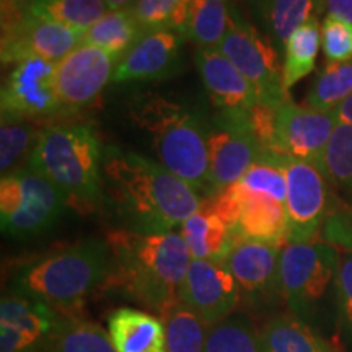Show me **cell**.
<instances>
[{
    "instance_id": "836d02e7",
    "label": "cell",
    "mask_w": 352,
    "mask_h": 352,
    "mask_svg": "<svg viewBox=\"0 0 352 352\" xmlns=\"http://www.w3.org/2000/svg\"><path fill=\"white\" fill-rule=\"evenodd\" d=\"M321 171L329 183L352 195V126L338 124L323 157Z\"/></svg>"
},
{
    "instance_id": "8fae6325",
    "label": "cell",
    "mask_w": 352,
    "mask_h": 352,
    "mask_svg": "<svg viewBox=\"0 0 352 352\" xmlns=\"http://www.w3.org/2000/svg\"><path fill=\"white\" fill-rule=\"evenodd\" d=\"M283 246L239 239L226 264L239 287L240 305L253 314H267L284 303L280 285ZM239 305V307H240Z\"/></svg>"
},
{
    "instance_id": "52a82bcc",
    "label": "cell",
    "mask_w": 352,
    "mask_h": 352,
    "mask_svg": "<svg viewBox=\"0 0 352 352\" xmlns=\"http://www.w3.org/2000/svg\"><path fill=\"white\" fill-rule=\"evenodd\" d=\"M67 209L63 192L32 166L13 170L0 182L3 235L28 240L50 232Z\"/></svg>"
},
{
    "instance_id": "3957f363",
    "label": "cell",
    "mask_w": 352,
    "mask_h": 352,
    "mask_svg": "<svg viewBox=\"0 0 352 352\" xmlns=\"http://www.w3.org/2000/svg\"><path fill=\"white\" fill-rule=\"evenodd\" d=\"M28 166L63 192L67 208L95 214L104 204L103 152L100 139L85 122H57L43 127Z\"/></svg>"
},
{
    "instance_id": "484cf974",
    "label": "cell",
    "mask_w": 352,
    "mask_h": 352,
    "mask_svg": "<svg viewBox=\"0 0 352 352\" xmlns=\"http://www.w3.org/2000/svg\"><path fill=\"white\" fill-rule=\"evenodd\" d=\"M26 15L51 20L85 33L111 10L103 0H15Z\"/></svg>"
},
{
    "instance_id": "74e56055",
    "label": "cell",
    "mask_w": 352,
    "mask_h": 352,
    "mask_svg": "<svg viewBox=\"0 0 352 352\" xmlns=\"http://www.w3.org/2000/svg\"><path fill=\"white\" fill-rule=\"evenodd\" d=\"M352 23V0H320V13Z\"/></svg>"
},
{
    "instance_id": "1f68e13d",
    "label": "cell",
    "mask_w": 352,
    "mask_h": 352,
    "mask_svg": "<svg viewBox=\"0 0 352 352\" xmlns=\"http://www.w3.org/2000/svg\"><path fill=\"white\" fill-rule=\"evenodd\" d=\"M352 95V59L327 63L307 95V104L331 113Z\"/></svg>"
},
{
    "instance_id": "83f0119b",
    "label": "cell",
    "mask_w": 352,
    "mask_h": 352,
    "mask_svg": "<svg viewBox=\"0 0 352 352\" xmlns=\"http://www.w3.org/2000/svg\"><path fill=\"white\" fill-rule=\"evenodd\" d=\"M232 15L223 0H191L183 34L199 50H219L227 36Z\"/></svg>"
},
{
    "instance_id": "cb8c5ba5",
    "label": "cell",
    "mask_w": 352,
    "mask_h": 352,
    "mask_svg": "<svg viewBox=\"0 0 352 352\" xmlns=\"http://www.w3.org/2000/svg\"><path fill=\"white\" fill-rule=\"evenodd\" d=\"M144 33L132 8L109 10L103 19L83 33L82 44L108 52L120 64Z\"/></svg>"
},
{
    "instance_id": "ffe728a7",
    "label": "cell",
    "mask_w": 352,
    "mask_h": 352,
    "mask_svg": "<svg viewBox=\"0 0 352 352\" xmlns=\"http://www.w3.org/2000/svg\"><path fill=\"white\" fill-rule=\"evenodd\" d=\"M108 334L116 352H166L165 323L140 308L113 310L108 316Z\"/></svg>"
},
{
    "instance_id": "5b68a950",
    "label": "cell",
    "mask_w": 352,
    "mask_h": 352,
    "mask_svg": "<svg viewBox=\"0 0 352 352\" xmlns=\"http://www.w3.org/2000/svg\"><path fill=\"white\" fill-rule=\"evenodd\" d=\"M131 116L148 132L160 165L197 191L208 192L210 129L199 114L152 94L138 98Z\"/></svg>"
},
{
    "instance_id": "44dd1931",
    "label": "cell",
    "mask_w": 352,
    "mask_h": 352,
    "mask_svg": "<svg viewBox=\"0 0 352 352\" xmlns=\"http://www.w3.org/2000/svg\"><path fill=\"white\" fill-rule=\"evenodd\" d=\"M232 186L235 188L240 199V219L235 230L236 239L258 240L279 246L287 243V214L284 202L266 195L243 191L235 183Z\"/></svg>"
},
{
    "instance_id": "f546056e",
    "label": "cell",
    "mask_w": 352,
    "mask_h": 352,
    "mask_svg": "<svg viewBox=\"0 0 352 352\" xmlns=\"http://www.w3.org/2000/svg\"><path fill=\"white\" fill-rule=\"evenodd\" d=\"M43 127H36L34 121L2 118L0 126V171L2 176L12 173L21 162L32 158ZM16 170V168H15Z\"/></svg>"
},
{
    "instance_id": "ba28073f",
    "label": "cell",
    "mask_w": 352,
    "mask_h": 352,
    "mask_svg": "<svg viewBox=\"0 0 352 352\" xmlns=\"http://www.w3.org/2000/svg\"><path fill=\"white\" fill-rule=\"evenodd\" d=\"M219 51L252 83L259 103L283 107L290 101L289 91L284 87L279 51L274 43L236 13L232 15L227 36Z\"/></svg>"
},
{
    "instance_id": "d590c367",
    "label": "cell",
    "mask_w": 352,
    "mask_h": 352,
    "mask_svg": "<svg viewBox=\"0 0 352 352\" xmlns=\"http://www.w3.org/2000/svg\"><path fill=\"white\" fill-rule=\"evenodd\" d=\"M336 333L352 352V253L340 256L336 298Z\"/></svg>"
},
{
    "instance_id": "2e32d148",
    "label": "cell",
    "mask_w": 352,
    "mask_h": 352,
    "mask_svg": "<svg viewBox=\"0 0 352 352\" xmlns=\"http://www.w3.org/2000/svg\"><path fill=\"white\" fill-rule=\"evenodd\" d=\"M179 302L208 327L232 316L240 305L239 287L226 263L192 259L184 277Z\"/></svg>"
},
{
    "instance_id": "603a6c76",
    "label": "cell",
    "mask_w": 352,
    "mask_h": 352,
    "mask_svg": "<svg viewBox=\"0 0 352 352\" xmlns=\"http://www.w3.org/2000/svg\"><path fill=\"white\" fill-rule=\"evenodd\" d=\"M259 331L264 352H334L318 331L292 314L271 316Z\"/></svg>"
},
{
    "instance_id": "4fadbf2b",
    "label": "cell",
    "mask_w": 352,
    "mask_h": 352,
    "mask_svg": "<svg viewBox=\"0 0 352 352\" xmlns=\"http://www.w3.org/2000/svg\"><path fill=\"white\" fill-rule=\"evenodd\" d=\"M208 151V197L239 182L261 157L256 140L246 126L245 111L219 114L209 131Z\"/></svg>"
},
{
    "instance_id": "5bb4252c",
    "label": "cell",
    "mask_w": 352,
    "mask_h": 352,
    "mask_svg": "<svg viewBox=\"0 0 352 352\" xmlns=\"http://www.w3.org/2000/svg\"><path fill=\"white\" fill-rule=\"evenodd\" d=\"M2 118L44 121L60 108L56 91V64L41 57H26L13 64L2 87Z\"/></svg>"
},
{
    "instance_id": "8992f818",
    "label": "cell",
    "mask_w": 352,
    "mask_h": 352,
    "mask_svg": "<svg viewBox=\"0 0 352 352\" xmlns=\"http://www.w3.org/2000/svg\"><path fill=\"white\" fill-rule=\"evenodd\" d=\"M340 253L327 241L285 243L280 252V285L289 314L320 333L336 328Z\"/></svg>"
},
{
    "instance_id": "9c48e42d",
    "label": "cell",
    "mask_w": 352,
    "mask_h": 352,
    "mask_svg": "<svg viewBox=\"0 0 352 352\" xmlns=\"http://www.w3.org/2000/svg\"><path fill=\"white\" fill-rule=\"evenodd\" d=\"M83 33L51 20L26 15L15 0H2V63L26 57L60 63L82 44Z\"/></svg>"
},
{
    "instance_id": "d6a6232c",
    "label": "cell",
    "mask_w": 352,
    "mask_h": 352,
    "mask_svg": "<svg viewBox=\"0 0 352 352\" xmlns=\"http://www.w3.org/2000/svg\"><path fill=\"white\" fill-rule=\"evenodd\" d=\"M162 321L166 331V352H204L209 327L191 308L179 302Z\"/></svg>"
},
{
    "instance_id": "7c38bea8",
    "label": "cell",
    "mask_w": 352,
    "mask_h": 352,
    "mask_svg": "<svg viewBox=\"0 0 352 352\" xmlns=\"http://www.w3.org/2000/svg\"><path fill=\"white\" fill-rule=\"evenodd\" d=\"M336 127L338 120L333 111H318L287 101L277 109L272 151L261 162L277 164L280 157H287L308 162L321 170L324 152Z\"/></svg>"
},
{
    "instance_id": "e575fe53",
    "label": "cell",
    "mask_w": 352,
    "mask_h": 352,
    "mask_svg": "<svg viewBox=\"0 0 352 352\" xmlns=\"http://www.w3.org/2000/svg\"><path fill=\"white\" fill-rule=\"evenodd\" d=\"M235 184L243 191L271 196L285 204L287 182H285L284 170L279 165L256 162V164L250 166L248 171Z\"/></svg>"
},
{
    "instance_id": "ab89813d",
    "label": "cell",
    "mask_w": 352,
    "mask_h": 352,
    "mask_svg": "<svg viewBox=\"0 0 352 352\" xmlns=\"http://www.w3.org/2000/svg\"><path fill=\"white\" fill-rule=\"evenodd\" d=\"M111 10H121V8H131L138 0H103Z\"/></svg>"
},
{
    "instance_id": "f35d334b",
    "label": "cell",
    "mask_w": 352,
    "mask_h": 352,
    "mask_svg": "<svg viewBox=\"0 0 352 352\" xmlns=\"http://www.w3.org/2000/svg\"><path fill=\"white\" fill-rule=\"evenodd\" d=\"M334 116H336L338 124H351L352 126V95L349 98L342 101V103L334 109Z\"/></svg>"
},
{
    "instance_id": "e0dca14e",
    "label": "cell",
    "mask_w": 352,
    "mask_h": 352,
    "mask_svg": "<svg viewBox=\"0 0 352 352\" xmlns=\"http://www.w3.org/2000/svg\"><path fill=\"white\" fill-rule=\"evenodd\" d=\"M59 318L47 303L8 289L0 302V352H38Z\"/></svg>"
},
{
    "instance_id": "6da1fadb",
    "label": "cell",
    "mask_w": 352,
    "mask_h": 352,
    "mask_svg": "<svg viewBox=\"0 0 352 352\" xmlns=\"http://www.w3.org/2000/svg\"><path fill=\"white\" fill-rule=\"evenodd\" d=\"M103 192L121 223L134 233H168L199 210L197 189L142 155L107 147Z\"/></svg>"
},
{
    "instance_id": "7402d4cb",
    "label": "cell",
    "mask_w": 352,
    "mask_h": 352,
    "mask_svg": "<svg viewBox=\"0 0 352 352\" xmlns=\"http://www.w3.org/2000/svg\"><path fill=\"white\" fill-rule=\"evenodd\" d=\"M179 228L192 259L226 263L228 253L239 240L232 228L215 212L209 197L202 201L199 210L184 220Z\"/></svg>"
},
{
    "instance_id": "7a4b0ae2",
    "label": "cell",
    "mask_w": 352,
    "mask_h": 352,
    "mask_svg": "<svg viewBox=\"0 0 352 352\" xmlns=\"http://www.w3.org/2000/svg\"><path fill=\"white\" fill-rule=\"evenodd\" d=\"M107 241L111 271L103 289L118 290L151 314L164 318L179 303L192 258L182 233H134L114 228Z\"/></svg>"
},
{
    "instance_id": "d4e9b609",
    "label": "cell",
    "mask_w": 352,
    "mask_h": 352,
    "mask_svg": "<svg viewBox=\"0 0 352 352\" xmlns=\"http://www.w3.org/2000/svg\"><path fill=\"white\" fill-rule=\"evenodd\" d=\"M38 352H116L108 331L83 318L82 314L63 315Z\"/></svg>"
},
{
    "instance_id": "d6986e66",
    "label": "cell",
    "mask_w": 352,
    "mask_h": 352,
    "mask_svg": "<svg viewBox=\"0 0 352 352\" xmlns=\"http://www.w3.org/2000/svg\"><path fill=\"white\" fill-rule=\"evenodd\" d=\"M196 67L210 101L220 113L246 111L259 103L252 83L219 50H197Z\"/></svg>"
},
{
    "instance_id": "8d00e7d4",
    "label": "cell",
    "mask_w": 352,
    "mask_h": 352,
    "mask_svg": "<svg viewBox=\"0 0 352 352\" xmlns=\"http://www.w3.org/2000/svg\"><path fill=\"white\" fill-rule=\"evenodd\" d=\"M321 46L328 63L352 59V23L327 15L321 23Z\"/></svg>"
},
{
    "instance_id": "4dcf8cb0",
    "label": "cell",
    "mask_w": 352,
    "mask_h": 352,
    "mask_svg": "<svg viewBox=\"0 0 352 352\" xmlns=\"http://www.w3.org/2000/svg\"><path fill=\"white\" fill-rule=\"evenodd\" d=\"M204 352H264L261 331L246 315L228 316L209 327Z\"/></svg>"
},
{
    "instance_id": "277c9868",
    "label": "cell",
    "mask_w": 352,
    "mask_h": 352,
    "mask_svg": "<svg viewBox=\"0 0 352 352\" xmlns=\"http://www.w3.org/2000/svg\"><path fill=\"white\" fill-rule=\"evenodd\" d=\"M111 271L107 240L85 239L26 264L10 290L33 297L63 315L80 314L87 298L104 287Z\"/></svg>"
},
{
    "instance_id": "ac0fdd59",
    "label": "cell",
    "mask_w": 352,
    "mask_h": 352,
    "mask_svg": "<svg viewBox=\"0 0 352 352\" xmlns=\"http://www.w3.org/2000/svg\"><path fill=\"white\" fill-rule=\"evenodd\" d=\"M176 30L145 32L114 70L113 82L157 80L176 70L183 39Z\"/></svg>"
},
{
    "instance_id": "4316f807",
    "label": "cell",
    "mask_w": 352,
    "mask_h": 352,
    "mask_svg": "<svg viewBox=\"0 0 352 352\" xmlns=\"http://www.w3.org/2000/svg\"><path fill=\"white\" fill-rule=\"evenodd\" d=\"M267 38L284 51L289 38L311 16L320 15V0H256Z\"/></svg>"
},
{
    "instance_id": "60d3db41",
    "label": "cell",
    "mask_w": 352,
    "mask_h": 352,
    "mask_svg": "<svg viewBox=\"0 0 352 352\" xmlns=\"http://www.w3.org/2000/svg\"><path fill=\"white\" fill-rule=\"evenodd\" d=\"M179 2H182L183 6H189V3H191V0H179Z\"/></svg>"
},
{
    "instance_id": "9a60e30c",
    "label": "cell",
    "mask_w": 352,
    "mask_h": 352,
    "mask_svg": "<svg viewBox=\"0 0 352 352\" xmlns=\"http://www.w3.org/2000/svg\"><path fill=\"white\" fill-rule=\"evenodd\" d=\"M118 60L98 47L80 44L56 64V91L63 111L85 108L113 80Z\"/></svg>"
},
{
    "instance_id": "f1b7e54d",
    "label": "cell",
    "mask_w": 352,
    "mask_h": 352,
    "mask_svg": "<svg viewBox=\"0 0 352 352\" xmlns=\"http://www.w3.org/2000/svg\"><path fill=\"white\" fill-rule=\"evenodd\" d=\"M321 43V26L318 16H311L303 23L284 47V87L290 90L296 83L307 77L315 69L316 56H318Z\"/></svg>"
},
{
    "instance_id": "30bf717a",
    "label": "cell",
    "mask_w": 352,
    "mask_h": 352,
    "mask_svg": "<svg viewBox=\"0 0 352 352\" xmlns=\"http://www.w3.org/2000/svg\"><path fill=\"white\" fill-rule=\"evenodd\" d=\"M277 165L284 170L287 182L285 214H287V243H310L323 228L333 195L329 179L318 166L296 158L280 157Z\"/></svg>"
}]
</instances>
